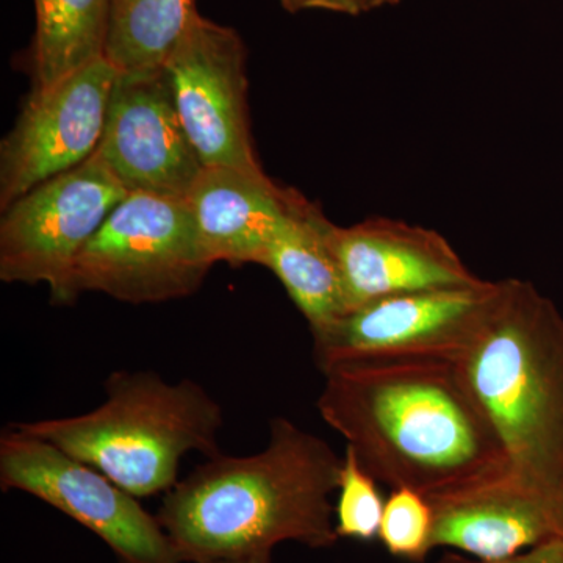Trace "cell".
Here are the masks:
<instances>
[{
	"label": "cell",
	"instance_id": "1",
	"mask_svg": "<svg viewBox=\"0 0 563 563\" xmlns=\"http://www.w3.org/2000/svg\"><path fill=\"white\" fill-rule=\"evenodd\" d=\"M322 374V420L391 490L412 488L431 499L509 474L457 362H346Z\"/></svg>",
	"mask_w": 563,
	"mask_h": 563
},
{
	"label": "cell",
	"instance_id": "2",
	"mask_svg": "<svg viewBox=\"0 0 563 563\" xmlns=\"http://www.w3.org/2000/svg\"><path fill=\"white\" fill-rule=\"evenodd\" d=\"M343 457L284 417L246 457L218 454L166 493L157 518L180 562L210 563L298 542L329 548L340 539L335 506Z\"/></svg>",
	"mask_w": 563,
	"mask_h": 563
},
{
	"label": "cell",
	"instance_id": "3",
	"mask_svg": "<svg viewBox=\"0 0 563 563\" xmlns=\"http://www.w3.org/2000/svg\"><path fill=\"white\" fill-rule=\"evenodd\" d=\"M517 483L563 496V314L531 282L501 299L459 363Z\"/></svg>",
	"mask_w": 563,
	"mask_h": 563
},
{
	"label": "cell",
	"instance_id": "4",
	"mask_svg": "<svg viewBox=\"0 0 563 563\" xmlns=\"http://www.w3.org/2000/svg\"><path fill=\"white\" fill-rule=\"evenodd\" d=\"M222 424L220 402L201 385L169 384L151 372H117L107 379L98 409L16 426L146 498L179 483L185 455L221 454Z\"/></svg>",
	"mask_w": 563,
	"mask_h": 563
},
{
	"label": "cell",
	"instance_id": "5",
	"mask_svg": "<svg viewBox=\"0 0 563 563\" xmlns=\"http://www.w3.org/2000/svg\"><path fill=\"white\" fill-rule=\"evenodd\" d=\"M211 266L187 198L129 192L80 252L70 301L84 292L129 303L174 301L198 291Z\"/></svg>",
	"mask_w": 563,
	"mask_h": 563
},
{
	"label": "cell",
	"instance_id": "6",
	"mask_svg": "<svg viewBox=\"0 0 563 563\" xmlns=\"http://www.w3.org/2000/svg\"><path fill=\"white\" fill-rule=\"evenodd\" d=\"M504 280L390 296L358 307L312 332L321 372L346 362L461 363L479 339Z\"/></svg>",
	"mask_w": 563,
	"mask_h": 563
},
{
	"label": "cell",
	"instance_id": "7",
	"mask_svg": "<svg viewBox=\"0 0 563 563\" xmlns=\"http://www.w3.org/2000/svg\"><path fill=\"white\" fill-rule=\"evenodd\" d=\"M128 195L96 154L25 192L2 210L0 279L46 284L52 302H73L70 277L80 252Z\"/></svg>",
	"mask_w": 563,
	"mask_h": 563
},
{
	"label": "cell",
	"instance_id": "8",
	"mask_svg": "<svg viewBox=\"0 0 563 563\" xmlns=\"http://www.w3.org/2000/svg\"><path fill=\"white\" fill-rule=\"evenodd\" d=\"M0 487L49 504L90 529L121 563H181L157 517L106 474L10 426L0 437Z\"/></svg>",
	"mask_w": 563,
	"mask_h": 563
},
{
	"label": "cell",
	"instance_id": "9",
	"mask_svg": "<svg viewBox=\"0 0 563 563\" xmlns=\"http://www.w3.org/2000/svg\"><path fill=\"white\" fill-rule=\"evenodd\" d=\"M163 70L203 168L265 174L252 141L242 36L198 14Z\"/></svg>",
	"mask_w": 563,
	"mask_h": 563
},
{
	"label": "cell",
	"instance_id": "10",
	"mask_svg": "<svg viewBox=\"0 0 563 563\" xmlns=\"http://www.w3.org/2000/svg\"><path fill=\"white\" fill-rule=\"evenodd\" d=\"M117 77L101 58L47 90L29 92L0 144V210L95 155Z\"/></svg>",
	"mask_w": 563,
	"mask_h": 563
},
{
	"label": "cell",
	"instance_id": "11",
	"mask_svg": "<svg viewBox=\"0 0 563 563\" xmlns=\"http://www.w3.org/2000/svg\"><path fill=\"white\" fill-rule=\"evenodd\" d=\"M95 154L129 192L187 198L203 169L163 68L118 73Z\"/></svg>",
	"mask_w": 563,
	"mask_h": 563
},
{
	"label": "cell",
	"instance_id": "12",
	"mask_svg": "<svg viewBox=\"0 0 563 563\" xmlns=\"http://www.w3.org/2000/svg\"><path fill=\"white\" fill-rule=\"evenodd\" d=\"M328 240L346 313L390 296L484 280L442 233L406 221L377 217L347 228L329 221Z\"/></svg>",
	"mask_w": 563,
	"mask_h": 563
},
{
	"label": "cell",
	"instance_id": "13",
	"mask_svg": "<svg viewBox=\"0 0 563 563\" xmlns=\"http://www.w3.org/2000/svg\"><path fill=\"white\" fill-rule=\"evenodd\" d=\"M433 550L499 561L563 540V496L501 477L429 499Z\"/></svg>",
	"mask_w": 563,
	"mask_h": 563
},
{
	"label": "cell",
	"instance_id": "14",
	"mask_svg": "<svg viewBox=\"0 0 563 563\" xmlns=\"http://www.w3.org/2000/svg\"><path fill=\"white\" fill-rule=\"evenodd\" d=\"M298 195L266 174L203 168L187 201L213 265H262Z\"/></svg>",
	"mask_w": 563,
	"mask_h": 563
},
{
	"label": "cell",
	"instance_id": "15",
	"mask_svg": "<svg viewBox=\"0 0 563 563\" xmlns=\"http://www.w3.org/2000/svg\"><path fill=\"white\" fill-rule=\"evenodd\" d=\"M328 224L320 207L299 192L262 262L284 285L309 322L310 332L320 331L346 313Z\"/></svg>",
	"mask_w": 563,
	"mask_h": 563
},
{
	"label": "cell",
	"instance_id": "16",
	"mask_svg": "<svg viewBox=\"0 0 563 563\" xmlns=\"http://www.w3.org/2000/svg\"><path fill=\"white\" fill-rule=\"evenodd\" d=\"M36 27L29 49L31 91L54 87L106 52L109 0H33Z\"/></svg>",
	"mask_w": 563,
	"mask_h": 563
},
{
	"label": "cell",
	"instance_id": "17",
	"mask_svg": "<svg viewBox=\"0 0 563 563\" xmlns=\"http://www.w3.org/2000/svg\"><path fill=\"white\" fill-rule=\"evenodd\" d=\"M198 14L196 0H109L103 58L118 73L163 68Z\"/></svg>",
	"mask_w": 563,
	"mask_h": 563
},
{
	"label": "cell",
	"instance_id": "18",
	"mask_svg": "<svg viewBox=\"0 0 563 563\" xmlns=\"http://www.w3.org/2000/svg\"><path fill=\"white\" fill-rule=\"evenodd\" d=\"M379 540L395 558L422 563L433 550L431 501L412 488H395L385 499Z\"/></svg>",
	"mask_w": 563,
	"mask_h": 563
},
{
	"label": "cell",
	"instance_id": "19",
	"mask_svg": "<svg viewBox=\"0 0 563 563\" xmlns=\"http://www.w3.org/2000/svg\"><path fill=\"white\" fill-rule=\"evenodd\" d=\"M377 481L365 472L351 450L344 451L335 504V529L339 537L373 542L379 539L385 499Z\"/></svg>",
	"mask_w": 563,
	"mask_h": 563
},
{
	"label": "cell",
	"instance_id": "20",
	"mask_svg": "<svg viewBox=\"0 0 563 563\" xmlns=\"http://www.w3.org/2000/svg\"><path fill=\"white\" fill-rule=\"evenodd\" d=\"M437 563H563V540L539 544L525 553L499 561H481L455 551H448Z\"/></svg>",
	"mask_w": 563,
	"mask_h": 563
},
{
	"label": "cell",
	"instance_id": "21",
	"mask_svg": "<svg viewBox=\"0 0 563 563\" xmlns=\"http://www.w3.org/2000/svg\"><path fill=\"white\" fill-rule=\"evenodd\" d=\"M310 10L332 11L347 16L363 13L361 0H310Z\"/></svg>",
	"mask_w": 563,
	"mask_h": 563
},
{
	"label": "cell",
	"instance_id": "22",
	"mask_svg": "<svg viewBox=\"0 0 563 563\" xmlns=\"http://www.w3.org/2000/svg\"><path fill=\"white\" fill-rule=\"evenodd\" d=\"M210 563H272V551L246 555V558L228 559V561H217Z\"/></svg>",
	"mask_w": 563,
	"mask_h": 563
},
{
	"label": "cell",
	"instance_id": "23",
	"mask_svg": "<svg viewBox=\"0 0 563 563\" xmlns=\"http://www.w3.org/2000/svg\"><path fill=\"white\" fill-rule=\"evenodd\" d=\"M280 5L290 13H299L302 10H310V0H279Z\"/></svg>",
	"mask_w": 563,
	"mask_h": 563
},
{
	"label": "cell",
	"instance_id": "24",
	"mask_svg": "<svg viewBox=\"0 0 563 563\" xmlns=\"http://www.w3.org/2000/svg\"><path fill=\"white\" fill-rule=\"evenodd\" d=\"M398 2L399 0H361V5L363 13H365V11L384 9V7H393Z\"/></svg>",
	"mask_w": 563,
	"mask_h": 563
}]
</instances>
